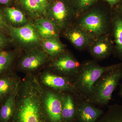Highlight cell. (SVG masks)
<instances>
[{
    "label": "cell",
    "mask_w": 122,
    "mask_h": 122,
    "mask_svg": "<svg viewBox=\"0 0 122 122\" xmlns=\"http://www.w3.org/2000/svg\"><path fill=\"white\" fill-rule=\"evenodd\" d=\"M114 48L112 41L109 37L105 36L95 40L91 47L90 51L95 57L103 58L110 54Z\"/></svg>",
    "instance_id": "cell-14"
},
{
    "label": "cell",
    "mask_w": 122,
    "mask_h": 122,
    "mask_svg": "<svg viewBox=\"0 0 122 122\" xmlns=\"http://www.w3.org/2000/svg\"><path fill=\"white\" fill-rule=\"evenodd\" d=\"M56 0H47L48 2H49V3H50V2H53V1H54Z\"/></svg>",
    "instance_id": "cell-32"
},
{
    "label": "cell",
    "mask_w": 122,
    "mask_h": 122,
    "mask_svg": "<svg viewBox=\"0 0 122 122\" xmlns=\"http://www.w3.org/2000/svg\"><path fill=\"white\" fill-rule=\"evenodd\" d=\"M98 0H72L75 12L80 14L93 5Z\"/></svg>",
    "instance_id": "cell-24"
},
{
    "label": "cell",
    "mask_w": 122,
    "mask_h": 122,
    "mask_svg": "<svg viewBox=\"0 0 122 122\" xmlns=\"http://www.w3.org/2000/svg\"><path fill=\"white\" fill-rule=\"evenodd\" d=\"M18 56L16 51H0V76L14 71V63Z\"/></svg>",
    "instance_id": "cell-17"
},
{
    "label": "cell",
    "mask_w": 122,
    "mask_h": 122,
    "mask_svg": "<svg viewBox=\"0 0 122 122\" xmlns=\"http://www.w3.org/2000/svg\"><path fill=\"white\" fill-rule=\"evenodd\" d=\"M118 12L122 15V1L119 3Z\"/></svg>",
    "instance_id": "cell-29"
},
{
    "label": "cell",
    "mask_w": 122,
    "mask_h": 122,
    "mask_svg": "<svg viewBox=\"0 0 122 122\" xmlns=\"http://www.w3.org/2000/svg\"><path fill=\"white\" fill-rule=\"evenodd\" d=\"M3 12L9 25L18 27L29 22L25 14L18 9L7 7Z\"/></svg>",
    "instance_id": "cell-20"
},
{
    "label": "cell",
    "mask_w": 122,
    "mask_h": 122,
    "mask_svg": "<svg viewBox=\"0 0 122 122\" xmlns=\"http://www.w3.org/2000/svg\"><path fill=\"white\" fill-rule=\"evenodd\" d=\"M20 4L29 16L36 19L44 17L46 12L37 0H19Z\"/></svg>",
    "instance_id": "cell-22"
},
{
    "label": "cell",
    "mask_w": 122,
    "mask_h": 122,
    "mask_svg": "<svg viewBox=\"0 0 122 122\" xmlns=\"http://www.w3.org/2000/svg\"><path fill=\"white\" fill-rule=\"evenodd\" d=\"M11 0H0V4L4 5H8L10 2Z\"/></svg>",
    "instance_id": "cell-30"
},
{
    "label": "cell",
    "mask_w": 122,
    "mask_h": 122,
    "mask_svg": "<svg viewBox=\"0 0 122 122\" xmlns=\"http://www.w3.org/2000/svg\"><path fill=\"white\" fill-rule=\"evenodd\" d=\"M37 1L38 4L44 9L46 13V9L49 4V3L48 2L47 0H37Z\"/></svg>",
    "instance_id": "cell-27"
},
{
    "label": "cell",
    "mask_w": 122,
    "mask_h": 122,
    "mask_svg": "<svg viewBox=\"0 0 122 122\" xmlns=\"http://www.w3.org/2000/svg\"><path fill=\"white\" fill-rule=\"evenodd\" d=\"M99 122H122V105L112 107Z\"/></svg>",
    "instance_id": "cell-23"
},
{
    "label": "cell",
    "mask_w": 122,
    "mask_h": 122,
    "mask_svg": "<svg viewBox=\"0 0 122 122\" xmlns=\"http://www.w3.org/2000/svg\"><path fill=\"white\" fill-rule=\"evenodd\" d=\"M42 50L50 57L54 58L64 52L65 46L59 37H52L42 39Z\"/></svg>",
    "instance_id": "cell-18"
},
{
    "label": "cell",
    "mask_w": 122,
    "mask_h": 122,
    "mask_svg": "<svg viewBox=\"0 0 122 122\" xmlns=\"http://www.w3.org/2000/svg\"><path fill=\"white\" fill-rule=\"evenodd\" d=\"M119 95L122 98V82L120 86V91L119 92Z\"/></svg>",
    "instance_id": "cell-31"
},
{
    "label": "cell",
    "mask_w": 122,
    "mask_h": 122,
    "mask_svg": "<svg viewBox=\"0 0 122 122\" xmlns=\"http://www.w3.org/2000/svg\"><path fill=\"white\" fill-rule=\"evenodd\" d=\"M9 26L4 12L0 11V32H8Z\"/></svg>",
    "instance_id": "cell-25"
},
{
    "label": "cell",
    "mask_w": 122,
    "mask_h": 122,
    "mask_svg": "<svg viewBox=\"0 0 122 122\" xmlns=\"http://www.w3.org/2000/svg\"><path fill=\"white\" fill-rule=\"evenodd\" d=\"M43 88L42 107L47 122H63L61 93Z\"/></svg>",
    "instance_id": "cell-9"
},
{
    "label": "cell",
    "mask_w": 122,
    "mask_h": 122,
    "mask_svg": "<svg viewBox=\"0 0 122 122\" xmlns=\"http://www.w3.org/2000/svg\"><path fill=\"white\" fill-rule=\"evenodd\" d=\"M75 13L72 1L56 0L49 3L44 17L62 30L68 28Z\"/></svg>",
    "instance_id": "cell-4"
},
{
    "label": "cell",
    "mask_w": 122,
    "mask_h": 122,
    "mask_svg": "<svg viewBox=\"0 0 122 122\" xmlns=\"http://www.w3.org/2000/svg\"><path fill=\"white\" fill-rule=\"evenodd\" d=\"M21 79L14 71L0 76V106L17 89Z\"/></svg>",
    "instance_id": "cell-11"
},
{
    "label": "cell",
    "mask_w": 122,
    "mask_h": 122,
    "mask_svg": "<svg viewBox=\"0 0 122 122\" xmlns=\"http://www.w3.org/2000/svg\"><path fill=\"white\" fill-rule=\"evenodd\" d=\"M12 41L18 47L25 51L38 48L42 39L34 24L28 22L20 26L9 25L8 32Z\"/></svg>",
    "instance_id": "cell-3"
},
{
    "label": "cell",
    "mask_w": 122,
    "mask_h": 122,
    "mask_svg": "<svg viewBox=\"0 0 122 122\" xmlns=\"http://www.w3.org/2000/svg\"><path fill=\"white\" fill-rule=\"evenodd\" d=\"M108 2L112 7H113L115 5L118 4L122 1V0H105Z\"/></svg>",
    "instance_id": "cell-28"
},
{
    "label": "cell",
    "mask_w": 122,
    "mask_h": 122,
    "mask_svg": "<svg viewBox=\"0 0 122 122\" xmlns=\"http://www.w3.org/2000/svg\"><path fill=\"white\" fill-rule=\"evenodd\" d=\"M17 89L0 106V122H11L15 112Z\"/></svg>",
    "instance_id": "cell-19"
},
{
    "label": "cell",
    "mask_w": 122,
    "mask_h": 122,
    "mask_svg": "<svg viewBox=\"0 0 122 122\" xmlns=\"http://www.w3.org/2000/svg\"><path fill=\"white\" fill-rule=\"evenodd\" d=\"M36 76L39 83L44 89L59 93L74 90L73 86L68 77L57 74L50 70H44Z\"/></svg>",
    "instance_id": "cell-7"
},
{
    "label": "cell",
    "mask_w": 122,
    "mask_h": 122,
    "mask_svg": "<svg viewBox=\"0 0 122 122\" xmlns=\"http://www.w3.org/2000/svg\"><path fill=\"white\" fill-rule=\"evenodd\" d=\"M121 63L107 66H101L91 63L87 64L81 70L77 79V85L83 93L91 95L94 85L102 75L117 68Z\"/></svg>",
    "instance_id": "cell-6"
},
{
    "label": "cell",
    "mask_w": 122,
    "mask_h": 122,
    "mask_svg": "<svg viewBox=\"0 0 122 122\" xmlns=\"http://www.w3.org/2000/svg\"><path fill=\"white\" fill-rule=\"evenodd\" d=\"M43 92L36 75H25L21 79L11 122H47L42 107Z\"/></svg>",
    "instance_id": "cell-1"
},
{
    "label": "cell",
    "mask_w": 122,
    "mask_h": 122,
    "mask_svg": "<svg viewBox=\"0 0 122 122\" xmlns=\"http://www.w3.org/2000/svg\"><path fill=\"white\" fill-rule=\"evenodd\" d=\"M52 58L50 66L57 74L68 77L78 70L79 63L67 53L63 52Z\"/></svg>",
    "instance_id": "cell-10"
},
{
    "label": "cell",
    "mask_w": 122,
    "mask_h": 122,
    "mask_svg": "<svg viewBox=\"0 0 122 122\" xmlns=\"http://www.w3.org/2000/svg\"><path fill=\"white\" fill-rule=\"evenodd\" d=\"M66 37L76 48L82 49L91 43L92 38L79 27H69L65 32Z\"/></svg>",
    "instance_id": "cell-13"
},
{
    "label": "cell",
    "mask_w": 122,
    "mask_h": 122,
    "mask_svg": "<svg viewBox=\"0 0 122 122\" xmlns=\"http://www.w3.org/2000/svg\"><path fill=\"white\" fill-rule=\"evenodd\" d=\"M102 112L88 103H82L76 111L79 122H96L102 114Z\"/></svg>",
    "instance_id": "cell-15"
},
{
    "label": "cell",
    "mask_w": 122,
    "mask_h": 122,
    "mask_svg": "<svg viewBox=\"0 0 122 122\" xmlns=\"http://www.w3.org/2000/svg\"><path fill=\"white\" fill-rule=\"evenodd\" d=\"M122 79V63L105 73L96 82L90 95L92 100L100 105L108 103Z\"/></svg>",
    "instance_id": "cell-2"
},
{
    "label": "cell",
    "mask_w": 122,
    "mask_h": 122,
    "mask_svg": "<svg viewBox=\"0 0 122 122\" xmlns=\"http://www.w3.org/2000/svg\"><path fill=\"white\" fill-rule=\"evenodd\" d=\"M50 58L45 51L39 48L25 51L18 58L17 69L25 75H37L49 62Z\"/></svg>",
    "instance_id": "cell-5"
},
{
    "label": "cell",
    "mask_w": 122,
    "mask_h": 122,
    "mask_svg": "<svg viewBox=\"0 0 122 122\" xmlns=\"http://www.w3.org/2000/svg\"><path fill=\"white\" fill-rule=\"evenodd\" d=\"M114 46L118 56L122 59V15L118 12L113 18Z\"/></svg>",
    "instance_id": "cell-21"
},
{
    "label": "cell",
    "mask_w": 122,
    "mask_h": 122,
    "mask_svg": "<svg viewBox=\"0 0 122 122\" xmlns=\"http://www.w3.org/2000/svg\"><path fill=\"white\" fill-rule=\"evenodd\" d=\"M67 93H61L62 117L63 122H72L76 116V111L73 97Z\"/></svg>",
    "instance_id": "cell-16"
},
{
    "label": "cell",
    "mask_w": 122,
    "mask_h": 122,
    "mask_svg": "<svg viewBox=\"0 0 122 122\" xmlns=\"http://www.w3.org/2000/svg\"><path fill=\"white\" fill-rule=\"evenodd\" d=\"M34 25L42 39L59 37L60 30L52 21L46 18L41 17L35 19Z\"/></svg>",
    "instance_id": "cell-12"
},
{
    "label": "cell",
    "mask_w": 122,
    "mask_h": 122,
    "mask_svg": "<svg viewBox=\"0 0 122 122\" xmlns=\"http://www.w3.org/2000/svg\"><path fill=\"white\" fill-rule=\"evenodd\" d=\"M108 24L106 17L98 11H92L82 18L79 27L92 39L98 38L107 30Z\"/></svg>",
    "instance_id": "cell-8"
},
{
    "label": "cell",
    "mask_w": 122,
    "mask_h": 122,
    "mask_svg": "<svg viewBox=\"0 0 122 122\" xmlns=\"http://www.w3.org/2000/svg\"><path fill=\"white\" fill-rule=\"evenodd\" d=\"M11 41V39L8 38L3 33L0 32V51L4 50Z\"/></svg>",
    "instance_id": "cell-26"
}]
</instances>
